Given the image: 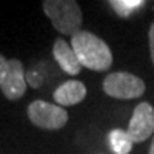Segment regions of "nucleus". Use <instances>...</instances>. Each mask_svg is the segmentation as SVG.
Returning a JSON list of instances; mask_svg holds the SVG:
<instances>
[{"instance_id": "obj_1", "label": "nucleus", "mask_w": 154, "mask_h": 154, "mask_svg": "<svg viewBox=\"0 0 154 154\" xmlns=\"http://www.w3.org/2000/svg\"><path fill=\"white\" fill-rule=\"evenodd\" d=\"M70 44L82 67L94 72H106L113 64V53L107 43L87 30H80L72 36Z\"/></svg>"}, {"instance_id": "obj_2", "label": "nucleus", "mask_w": 154, "mask_h": 154, "mask_svg": "<svg viewBox=\"0 0 154 154\" xmlns=\"http://www.w3.org/2000/svg\"><path fill=\"white\" fill-rule=\"evenodd\" d=\"M43 11L51 20L53 27L67 36L80 32L83 23L82 9L74 0H44Z\"/></svg>"}, {"instance_id": "obj_3", "label": "nucleus", "mask_w": 154, "mask_h": 154, "mask_svg": "<svg viewBox=\"0 0 154 154\" xmlns=\"http://www.w3.org/2000/svg\"><path fill=\"white\" fill-rule=\"evenodd\" d=\"M103 90L107 96L114 99H137L146 91V84L140 77L127 72H117L107 74L103 82Z\"/></svg>"}, {"instance_id": "obj_4", "label": "nucleus", "mask_w": 154, "mask_h": 154, "mask_svg": "<svg viewBox=\"0 0 154 154\" xmlns=\"http://www.w3.org/2000/svg\"><path fill=\"white\" fill-rule=\"evenodd\" d=\"M29 120L36 127L44 130H59L66 126L69 114L60 106L47 103L44 100H36L27 107Z\"/></svg>"}, {"instance_id": "obj_5", "label": "nucleus", "mask_w": 154, "mask_h": 154, "mask_svg": "<svg viewBox=\"0 0 154 154\" xmlns=\"http://www.w3.org/2000/svg\"><path fill=\"white\" fill-rule=\"evenodd\" d=\"M127 133L134 143H143L154 133V109L150 103L143 101L136 106Z\"/></svg>"}, {"instance_id": "obj_6", "label": "nucleus", "mask_w": 154, "mask_h": 154, "mask_svg": "<svg viewBox=\"0 0 154 154\" xmlns=\"http://www.w3.org/2000/svg\"><path fill=\"white\" fill-rule=\"evenodd\" d=\"M26 87H27V80H26L23 63L17 59H10L6 79L0 87L2 91L7 100H19L26 93Z\"/></svg>"}, {"instance_id": "obj_7", "label": "nucleus", "mask_w": 154, "mask_h": 154, "mask_svg": "<svg viewBox=\"0 0 154 154\" xmlns=\"http://www.w3.org/2000/svg\"><path fill=\"white\" fill-rule=\"evenodd\" d=\"M87 94V88L82 82L77 80H69V82L60 84L54 90L53 99L57 103V106L69 107L82 103Z\"/></svg>"}, {"instance_id": "obj_8", "label": "nucleus", "mask_w": 154, "mask_h": 154, "mask_svg": "<svg viewBox=\"0 0 154 154\" xmlns=\"http://www.w3.org/2000/svg\"><path fill=\"white\" fill-rule=\"evenodd\" d=\"M53 56L64 73L70 74V76H76L80 73L82 64L77 59L74 50L69 46L66 40L56 38L54 44H53Z\"/></svg>"}, {"instance_id": "obj_9", "label": "nucleus", "mask_w": 154, "mask_h": 154, "mask_svg": "<svg viewBox=\"0 0 154 154\" xmlns=\"http://www.w3.org/2000/svg\"><path fill=\"white\" fill-rule=\"evenodd\" d=\"M109 146L114 154H128L133 149L134 141L128 136V133L120 128H114L109 133Z\"/></svg>"}, {"instance_id": "obj_10", "label": "nucleus", "mask_w": 154, "mask_h": 154, "mask_svg": "<svg viewBox=\"0 0 154 154\" xmlns=\"http://www.w3.org/2000/svg\"><path fill=\"white\" fill-rule=\"evenodd\" d=\"M110 5L119 16L127 19L131 16V13L138 10L140 7H143L146 2L143 0H111Z\"/></svg>"}, {"instance_id": "obj_11", "label": "nucleus", "mask_w": 154, "mask_h": 154, "mask_svg": "<svg viewBox=\"0 0 154 154\" xmlns=\"http://www.w3.org/2000/svg\"><path fill=\"white\" fill-rule=\"evenodd\" d=\"M7 67H9V60H6L3 54H0V87L5 82L6 74H7Z\"/></svg>"}, {"instance_id": "obj_12", "label": "nucleus", "mask_w": 154, "mask_h": 154, "mask_svg": "<svg viewBox=\"0 0 154 154\" xmlns=\"http://www.w3.org/2000/svg\"><path fill=\"white\" fill-rule=\"evenodd\" d=\"M149 46H150L151 61H153V64H154V23L150 26V30H149Z\"/></svg>"}, {"instance_id": "obj_13", "label": "nucleus", "mask_w": 154, "mask_h": 154, "mask_svg": "<svg viewBox=\"0 0 154 154\" xmlns=\"http://www.w3.org/2000/svg\"><path fill=\"white\" fill-rule=\"evenodd\" d=\"M149 154H154V138H153V143H151V147L149 150Z\"/></svg>"}]
</instances>
